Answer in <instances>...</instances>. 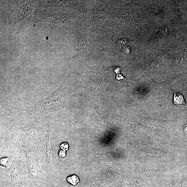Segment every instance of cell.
Returning a JSON list of instances; mask_svg holds the SVG:
<instances>
[{
  "mask_svg": "<svg viewBox=\"0 0 187 187\" xmlns=\"http://www.w3.org/2000/svg\"><path fill=\"white\" fill-rule=\"evenodd\" d=\"M9 158H3L0 160V164L2 166L7 167L8 166L9 163Z\"/></svg>",
  "mask_w": 187,
  "mask_h": 187,
  "instance_id": "cell-3",
  "label": "cell"
},
{
  "mask_svg": "<svg viewBox=\"0 0 187 187\" xmlns=\"http://www.w3.org/2000/svg\"><path fill=\"white\" fill-rule=\"evenodd\" d=\"M60 148L64 151L68 150V144L67 143H62L61 145H59Z\"/></svg>",
  "mask_w": 187,
  "mask_h": 187,
  "instance_id": "cell-4",
  "label": "cell"
},
{
  "mask_svg": "<svg viewBox=\"0 0 187 187\" xmlns=\"http://www.w3.org/2000/svg\"><path fill=\"white\" fill-rule=\"evenodd\" d=\"M120 68H115V71L116 73H118L120 72Z\"/></svg>",
  "mask_w": 187,
  "mask_h": 187,
  "instance_id": "cell-6",
  "label": "cell"
},
{
  "mask_svg": "<svg viewBox=\"0 0 187 187\" xmlns=\"http://www.w3.org/2000/svg\"><path fill=\"white\" fill-rule=\"evenodd\" d=\"M174 102L175 105L178 106H182L185 104L182 95L179 93H174Z\"/></svg>",
  "mask_w": 187,
  "mask_h": 187,
  "instance_id": "cell-1",
  "label": "cell"
},
{
  "mask_svg": "<svg viewBox=\"0 0 187 187\" xmlns=\"http://www.w3.org/2000/svg\"><path fill=\"white\" fill-rule=\"evenodd\" d=\"M184 129L185 132L187 133V125H185L184 127Z\"/></svg>",
  "mask_w": 187,
  "mask_h": 187,
  "instance_id": "cell-7",
  "label": "cell"
},
{
  "mask_svg": "<svg viewBox=\"0 0 187 187\" xmlns=\"http://www.w3.org/2000/svg\"><path fill=\"white\" fill-rule=\"evenodd\" d=\"M59 156L60 158H64L66 156L65 151L64 150H60L58 153Z\"/></svg>",
  "mask_w": 187,
  "mask_h": 187,
  "instance_id": "cell-5",
  "label": "cell"
},
{
  "mask_svg": "<svg viewBox=\"0 0 187 187\" xmlns=\"http://www.w3.org/2000/svg\"><path fill=\"white\" fill-rule=\"evenodd\" d=\"M67 181L68 182L74 186L76 185L80 182L78 177L75 175H73L72 176L68 177L67 178Z\"/></svg>",
  "mask_w": 187,
  "mask_h": 187,
  "instance_id": "cell-2",
  "label": "cell"
}]
</instances>
